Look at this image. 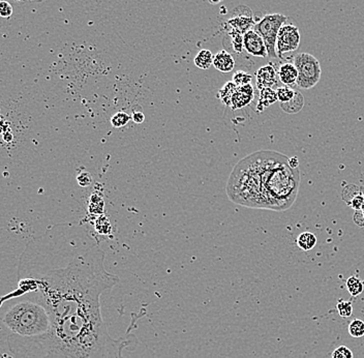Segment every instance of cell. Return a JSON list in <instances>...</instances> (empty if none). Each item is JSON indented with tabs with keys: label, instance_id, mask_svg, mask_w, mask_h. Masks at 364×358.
<instances>
[{
	"label": "cell",
	"instance_id": "6da1fadb",
	"mask_svg": "<svg viewBox=\"0 0 364 358\" xmlns=\"http://www.w3.org/2000/svg\"><path fill=\"white\" fill-rule=\"evenodd\" d=\"M104 252L94 246L60 270L40 276L36 297L48 310L51 327L40 336L10 334L14 358H124L130 340L114 338L102 315L100 297L119 282L106 270Z\"/></svg>",
	"mask_w": 364,
	"mask_h": 358
},
{
	"label": "cell",
	"instance_id": "7a4b0ae2",
	"mask_svg": "<svg viewBox=\"0 0 364 358\" xmlns=\"http://www.w3.org/2000/svg\"><path fill=\"white\" fill-rule=\"evenodd\" d=\"M299 184V169L289 165V158L261 150L242 158L234 167L226 194L238 205L284 212L295 202Z\"/></svg>",
	"mask_w": 364,
	"mask_h": 358
},
{
	"label": "cell",
	"instance_id": "3957f363",
	"mask_svg": "<svg viewBox=\"0 0 364 358\" xmlns=\"http://www.w3.org/2000/svg\"><path fill=\"white\" fill-rule=\"evenodd\" d=\"M32 297V300L17 302L4 312L2 321L12 334L36 338L50 330L51 319L48 310L36 296Z\"/></svg>",
	"mask_w": 364,
	"mask_h": 358
},
{
	"label": "cell",
	"instance_id": "277c9868",
	"mask_svg": "<svg viewBox=\"0 0 364 358\" xmlns=\"http://www.w3.org/2000/svg\"><path fill=\"white\" fill-rule=\"evenodd\" d=\"M286 20L288 17L282 14H268L252 28L264 40L268 56L272 58H278L276 38L280 27L284 25Z\"/></svg>",
	"mask_w": 364,
	"mask_h": 358
},
{
	"label": "cell",
	"instance_id": "5b68a950",
	"mask_svg": "<svg viewBox=\"0 0 364 358\" xmlns=\"http://www.w3.org/2000/svg\"><path fill=\"white\" fill-rule=\"evenodd\" d=\"M298 70L297 86L302 89H310L321 79L322 68L318 59L308 53H300L295 56L294 62Z\"/></svg>",
	"mask_w": 364,
	"mask_h": 358
},
{
	"label": "cell",
	"instance_id": "8992f818",
	"mask_svg": "<svg viewBox=\"0 0 364 358\" xmlns=\"http://www.w3.org/2000/svg\"><path fill=\"white\" fill-rule=\"evenodd\" d=\"M300 32L293 24H284L280 27L276 38V54L282 58L284 53L293 52L299 48Z\"/></svg>",
	"mask_w": 364,
	"mask_h": 358
},
{
	"label": "cell",
	"instance_id": "52a82bcc",
	"mask_svg": "<svg viewBox=\"0 0 364 358\" xmlns=\"http://www.w3.org/2000/svg\"><path fill=\"white\" fill-rule=\"evenodd\" d=\"M244 48L248 54L252 56L256 57L268 56L264 40L259 34L254 32V29H250V30L246 32L244 34Z\"/></svg>",
	"mask_w": 364,
	"mask_h": 358
},
{
	"label": "cell",
	"instance_id": "ba28073f",
	"mask_svg": "<svg viewBox=\"0 0 364 358\" xmlns=\"http://www.w3.org/2000/svg\"><path fill=\"white\" fill-rule=\"evenodd\" d=\"M278 72L271 64L261 66L256 72V85L261 90L263 88H273L278 85Z\"/></svg>",
	"mask_w": 364,
	"mask_h": 358
},
{
	"label": "cell",
	"instance_id": "9c48e42d",
	"mask_svg": "<svg viewBox=\"0 0 364 358\" xmlns=\"http://www.w3.org/2000/svg\"><path fill=\"white\" fill-rule=\"evenodd\" d=\"M254 89L252 84L244 85V86H237L234 94L231 98V105L230 107L232 110L242 109L254 100Z\"/></svg>",
	"mask_w": 364,
	"mask_h": 358
},
{
	"label": "cell",
	"instance_id": "30bf717a",
	"mask_svg": "<svg viewBox=\"0 0 364 358\" xmlns=\"http://www.w3.org/2000/svg\"><path fill=\"white\" fill-rule=\"evenodd\" d=\"M212 66H214L218 72H230L235 68V59L228 51L220 50L214 56V62H212Z\"/></svg>",
	"mask_w": 364,
	"mask_h": 358
},
{
	"label": "cell",
	"instance_id": "8fae6325",
	"mask_svg": "<svg viewBox=\"0 0 364 358\" xmlns=\"http://www.w3.org/2000/svg\"><path fill=\"white\" fill-rule=\"evenodd\" d=\"M278 80L286 86H292L296 84L298 79V70L292 62L282 64L278 72Z\"/></svg>",
	"mask_w": 364,
	"mask_h": 358
},
{
	"label": "cell",
	"instance_id": "7c38bea8",
	"mask_svg": "<svg viewBox=\"0 0 364 358\" xmlns=\"http://www.w3.org/2000/svg\"><path fill=\"white\" fill-rule=\"evenodd\" d=\"M226 25L229 26L230 29H234V30H237L242 34H244L246 32L254 28L256 23L252 16L240 14V16H236L228 20Z\"/></svg>",
	"mask_w": 364,
	"mask_h": 358
},
{
	"label": "cell",
	"instance_id": "4fadbf2b",
	"mask_svg": "<svg viewBox=\"0 0 364 358\" xmlns=\"http://www.w3.org/2000/svg\"><path fill=\"white\" fill-rule=\"evenodd\" d=\"M259 92H260V96H259V102H258L256 111L261 113L266 108L270 107L276 102H278V96H276V90H274L273 88H263Z\"/></svg>",
	"mask_w": 364,
	"mask_h": 358
},
{
	"label": "cell",
	"instance_id": "5bb4252c",
	"mask_svg": "<svg viewBox=\"0 0 364 358\" xmlns=\"http://www.w3.org/2000/svg\"><path fill=\"white\" fill-rule=\"evenodd\" d=\"M214 55H212L210 50L203 49L198 52V54L194 58V64L196 68L201 70H208L212 66V62H214Z\"/></svg>",
	"mask_w": 364,
	"mask_h": 358
},
{
	"label": "cell",
	"instance_id": "9a60e30c",
	"mask_svg": "<svg viewBox=\"0 0 364 358\" xmlns=\"http://www.w3.org/2000/svg\"><path fill=\"white\" fill-rule=\"evenodd\" d=\"M303 105H304V98L300 94V92H296L295 98L290 100L289 102L286 104H280V108L289 114H295L298 113L302 108Z\"/></svg>",
	"mask_w": 364,
	"mask_h": 358
},
{
	"label": "cell",
	"instance_id": "2e32d148",
	"mask_svg": "<svg viewBox=\"0 0 364 358\" xmlns=\"http://www.w3.org/2000/svg\"><path fill=\"white\" fill-rule=\"evenodd\" d=\"M316 244V237L312 232H302L297 237V246L302 250L308 252Z\"/></svg>",
	"mask_w": 364,
	"mask_h": 358
},
{
	"label": "cell",
	"instance_id": "e0dca14e",
	"mask_svg": "<svg viewBox=\"0 0 364 358\" xmlns=\"http://www.w3.org/2000/svg\"><path fill=\"white\" fill-rule=\"evenodd\" d=\"M236 88H237V85L235 83H233L232 81H230V82H226L220 89V92L218 94V98L222 102V104H224L226 106L230 107L231 98L236 90Z\"/></svg>",
	"mask_w": 364,
	"mask_h": 358
},
{
	"label": "cell",
	"instance_id": "ac0fdd59",
	"mask_svg": "<svg viewBox=\"0 0 364 358\" xmlns=\"http://www.w3.org/2000/svg\"><path fill=\"white\" fill-rule=\"evenodd\" d=\"M104 208V201L102 194H100L98 192H94L90 197L89 204H88V210L90 212V214L100 216V214H102Z\"/></svg>",
	"mask_w": 364,
	"mask_h": 358
},
{
	"label": "cell",
	"instance_id": "d6986e66",
	"mask_svg": "<svg viewBox=\"0 0 364 358\" xmlns=\"http://www.w3.org/2000/svg\"><path fill=\"white\" fill-rule=\"evenodd\" d=\"M346 290L353 297L359 296L364 290V285H363L362 280L355 276L348 278L346 280Z\"/></svg>",
	"mask_w": 364,
	"mask_h": 358
},
{
	"label": "cell",
	"instance_id": "ffe728a7",
	"mask_svg": "<svg viewBox=\"0 0 364 358\" xmlns=\"http://www.w3.org/2000/svg\"><path fill=\"white\" fill-rule=\"evenodd\" d=\"M296 92H295L294 89H292L290 86H282V87H278L276 89L278 100L280 104L289 102L290 100H292L295 98Z\"/></svg>",
	"mask_w": 364,
	"mask_h": 358
},
{
	"label": "cell",
	"instance_id": "44dd1931",
	"mask_svg": "<svg viewBox=\"0 0 364 358\" xmlns=\"http://www.w3.org/2000/svg\"><path fill=\"white\" fill-rule=\"evenodd\" d=\"M348 330L353 338H358L364 336V321L361 319H354L348 325Z\"/></svg>",
	"mask_w": 364,
	"mask_h": 358
},
{
	"label": "cell",
	"instance_id": "7402d4cb",
	"mask_svg": "<svg viewBox=\"0 0 364 358\" xmlns=\"http://www.w3.org/2000/svg\"><path fill=\"white\" fill-rule=\"evenodd\" d=\"M130 119H132V117L128 113L117 112L111 117V124L116 128H124L130 122Z\"/></svg>",
	"mask_w": 364,
	"mask_h": 358
},
{
	"label": "cell",
	"instance_id": "603a6c76",
	"mask_svg": "<svg viewBox=\"0 0 364 358\" xmlns=\"http://www.w3.org/2000/svg\"><path fill=\"white\" fill-rule=\"evenodd\" d=\"M336 310L338 315L342 318H348L351 317L353 314V304L352 302H346L344 300H338L336 304Z\"/></svg>",
	"mask_w": 364,
	"mask_h": 358
},
{
	"label": "cell",
	"instance_id": "cb8c5ba5",
	"mask_svg": "<svg viewBox=\"0 0 364 358\" xmlns=\"http://www.w3.org/2000/svg\"><path fill=\"white\" fill-rule=\"evenodd\" d=\"M230 36L232 38V46L236 53H241L244 51V34L241 32L234 30V29H230L229 32Z\"/></svg>",
	"mask_w": 364,
	"mask_h": 358
},
{
	"label": "cell",
	"instance_id": "d4e9b609",
	"mask_svg": "<svg viewBox=\"0 0 364 358\" xmlns=\"http://www.w3.org/2000/svg\"><path fill=\"white\" fill-rule=\"evenodd\" d=\"M96 230L102 235H107L111 233V224L107 216L100 214L96 222Z\"/></svg>",
	"mask_w": 364,
	"mask_h": 358
},
{
	"label": "cell",
	"instance_id": "484cf974",
	"mask_svg": "<svg viewBox=\"0 0 364 358\" xmlns=\"http://www.w3.org/2000/svg\"><path fill=\"white\" fill-rule=\"evenodd\" d=\"M252 80V74L246 72H244V70L236 72L232 77V82L235 83L237 86H244V85L250 84Z\"/></svg>",
	"mask_w": 364,
	"mask_h": 358
},
{
	"label": "cell",
	"instance_id": "4316f807",
	"mask_svg": "<svg viewBox=\"0 0 364 358\" xmlns=\"http://www.w3.org/2000/svg\"><path fill=\"white\" fill-rule=\"evenodd\" d=\"M332 358H353V352L346 346H340L332 352Z\"/></svg>",
	"mask_w": 364,
	"mask_h": 358
},
{
	"label": "cell",
	"instance_id": "83f0119b",
	"mask_svg": "<svg viewBox=\"0 0 364 358\" xmlns=\"http://www.w3.org/2000/svg\"><path fill=\"white\" fill-rule=\"evenodd\" d=\"M348 205H350L355 212L361 210V207L364 205V195H363V194L358 192V194H356V195H354L350 199V201H348Z\"/></svg>",
	"mask_w": 364,
	"mask_h": 358
},
{
	"label": "cell",
	"instance_id": "f1b7e54d",
	"mask_svg": "<svg viewBox=\"0 0 364 358\" xmlns=\"http://www.w3.org/2000/svg\"><path fill=\"white\" fill-rule=\"evenodd\" d=\"M77 182H78L79 186L82 188L89 186L91 184H92V176H91V174L89 172L83 171L77 176Z\"/></svg>",
	"mask_w": 364,
	"mask_h": 358
},
{
	"label": "cell",
	"instance_id": "f546056e",
	"mask_svg": "<svg viewBox=\"0 0 364 358\" xmlns=\"http://www.w3.org/2000/svg\"><path fill=\"white\" fill-rule=\"evenodd\" d=\"M12 14V6L6 0H0V17L10 18Z\"/></svg>",
	"mask_w": 364,
	"mask_h": 358
},
{
	"label": "cell",
	"instance_id": "4dcf8cb0",
	"mask_svg": "<svg viewBox=\"0 0 364 358\" xmlns=\"http://www.w3.org/2000/svg\"><path fill=\"white\" fill-rule=\"evenodd\" d=\"M132 119L134 120V122L140 124L144 122V120H145V115L143 114V112H136V111H134V114H132Z\"/></svg>",
	"mask_w": 364,
	"mask_h": 358
},
{
	"label": "cell",
	"instance_id": "1f68e13d",
	"mask_svg": "<svg viewBox=\"0 0 364 358\" xmlns=\"http://www.w3.org/2000/svg\"><path fill=\"white\" fill-rule=\"evenodd\" d=\"M354 222H355L356 225H358L360 227H364V216H362V214L360 212V210H356L355 212Z\"/></svg>",
	"mask_w": 364,
	"mask_h": 358
},
{
	"label": "cell",
	"instance_id": "d6a6232c",
	"mask_svg": "<svg viewBox=\"0 0 364 358\" xmlns=\"http://www.w3.org/2000/svg\"><path fill=\"white\" fill-rule=\"evenodd\" d=\"M289 165L294 168V169H298V166H299V162H298V158L293 156V158H289Z\"/></svg>",
	"mask_w": 364,
	"mask_h": 358
},
{
	"label": "cell",
	"instance_id": "836d02e7",
	"mask_svg": "<svg viewBox=\"0 0 364 358\" xmlns=\"http://www.w3.org/2000/svg\"><path fill=\"white\" fill-rule=\"evenodd\" d=\"M222 2V0H209L210 4H220Z\"/></svg>",
	"mask_w": 364,
	"mask_h": 358
},
{
	"label": "cell",
	"instance_id": "e575fe53",
	"mask_svg": "<svg viewBox=\"0 0 364 358\" xmlns=\"http://www.w3.org/2000/svg\"><path fill=\"white\" fill-rule=\"evenodd\" d=\"M360 210V212L362 214V216H364V205L361 207V210Z\"/></svg>",
	"mask_w": 364,
	"mask_h": 358
}]
</instances>
